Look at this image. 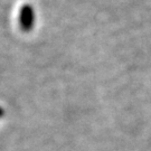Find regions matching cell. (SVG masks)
Returning <instances> with one entry per match:
<instances>
[{"label":"cell","mask_w":151,"mask_h":151,"mask_svg":"<svg viewBox=\"0 0 151 151\" xmlns=\"http://www.w3.org/2000/svg\"><path fill=\"white\" fill-rule=\"evenodd\" d=\"M17 22L19 27L22 28V32H29L30 28H32L34 24V10L32 7H30L27 4H24L19 7L18 9V15H17Z\"/></svg>","instance_id":"1"}]
</instances>
